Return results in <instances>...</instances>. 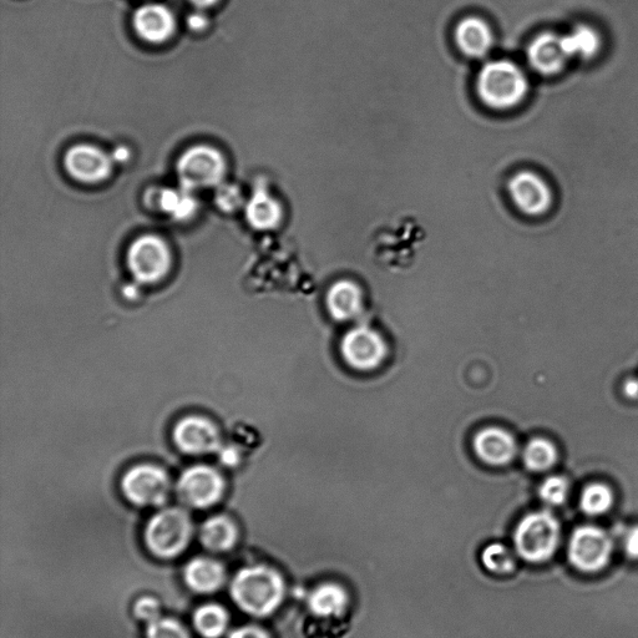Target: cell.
Wrapping results in <instances>:
<instances>
[{
    "instance_id": "cell-1",
    "label": "cell",
    "mask_w": 638,
    "mask_h": 638,
    "mask_svg": "<svg viewBox=\"0 0 638 638\" xmlns=\"http://www.w3.org/2000/svg\"><path fill=\"white\" fill-rule=\"evenodd\" d=\"M232 599L252 616L266 617L275 612L285 597V582L267 566H250L237 572L231 584Z\"/></svg>"
},
{
    "instance_id": "cell-2",
    "label": "cell",
    "mask_w": 638,
    "mask_h": 638,
    "mask_svg": "<svg viewBox=\"0 0 638 638\" xmlns=\"http://www.w3.org/2000/svg\"><path fill=\"white\" fill-rule=\"evenodd\" d=\"M530 89L528 75L510 60H495L480 70L478 93L490 109L506 111L518 108L528 99Z\"/></svg>"
},
{
    "instance_id": "cell-3",
    "label": "cell",
    "mask_w": 638,
    "mask_h": 638,
    "mask_svg": "<svg viewBox=\"0 0 638 638\" xmlns=\"http://www.w3.org/2000/svg\"><path fill=\"white\" fill-rule=\"evenodd\" d=\"M560 539L559 520L549 511L526 515L514 534L516 553L521 559L533 564L553 558L559 548Z\"/></svg>"
},
{
    "instance_id": "cell-4",
    "label": "cell",
    "mask_w": 638,
    "mask_h": 638,
    "mask_svg": "<svg viewBox=\"0 0 638 638\" xmlns=\"http://www.w3.org/2000/svg\"><path fill=\"white\" fill-rule=\"evenodd\" d=\"M192 523L184 509L166 508L150 519L145 529V543L155 556L171 559L189 545Z\"/></svg>"
},
{
    "instance_id": "cell-5",
    "label": "cell",
    "mask_w": 638,
    "mask_h": 638,
    "mask_svg": "<svg viewBox=\"0 0 638 638\" xmlns=\"http://www.w3.org/2000/svg\"><path fill=\"white\" fill-rule=\"evenodd\" d=\"M510 200L521 215L543 219L553 214L558 194L548 176L534 170H521L508 182Z\"/></svg>"
},
{
    "instance_id": "cell-6",
    "label": "cell",
    "mask_w": 638,
    "mask_h": 638,
    "mask_svg": "<svg viewBox=\"0 0 638 638\" xmlns=\"http://www.w3.org/2000/svg\"><path fill=\"white\" fill-rule=\"evenodd\" d=\"M225 172L226 162L222 155L206 145L187 150L177 164L181 185L190 191L219 185Z\"/></svg>"
},
{
    "instance_id": "cell-7",
    "label": "cell",
    "mask_w": 638,
    "mask_h": 638,
    "mask_svg": "<svg viewBox=\"0 0 638 638\" xmlns=\"http://www.w3.org/2000/svg\"><path fill=\"white\" fill-rule=\"evenodd\" d=\"M526 60L529 67L545 80L562 77L574 64L562 42V32L554 29L541 30L529 40Z\"/></svg>"
},
{
    "instance_id": "cell-8",
    "label": "cell",
    "mask_w": 638,
    "mask_h": 638,
    "mask_svg": "<svg viewBox=\"0 0 638 638\" xmlns=\"http://www.w3.org/2000/svg\"><path fill=\"white\" fill-rule=\"evenodd\" d=\"M614 543L605 530L594 525L577 528L569 543V560L577 570L594 574L605 569L611 560Z\"/></svg>"
},
{
    "instance_id": "cell-9",
    "label": "cell",
    "mask_w": 638,
    "mask_h": 638,
    "mask_svg": "<svg viewBox=\"0 0 638 638\" xmlns=\"http://www.w3.org/2000/svg\"><path fill=\"white\" fill-rule=\"evenodd\" d=\"M128 265L136 281L146 285L159 282L170 271L169 246L158 236H141L129 248Z\"/></svg>"
},
{
    "instance_id": "cell-10",
    "label": "cell",
    "mask_w": 638,
    "mask_h": 638,
    "mask_svg": "<svg viewBox=\"0 0 638 638\" xmlns=\"http://www.w3.org/2000/svg\"><path fill=\"white\" fill-rule=\"evenodd\" d=\"M126 499L138 506H161L170 493V479L153 464L135 465L121 480Z\"/></svg>"
},
{
    "instance_id": "cell-11",
    "label": "cell",
    "mask_w": 638,
    "mask_h": 638,
    "mask_svg": "<svg viewBox=\"0 0 638 638\" xmlns=\"http://www.w3.org/2000/svg\"><path fill=\"white\" fill-rule=\"evenodd\" d=\"M176 490L182 503L195 509H207L220 501L225 481L216 469L196 465L182 473Z\"/></svg>"
},
{
    "instance_id": "cell-12",
    "label": "cell",
    "mask_w": 638,
    "mask_h": 638,
    "mask_svg": "<svg viewBox=\"0 0 638 638\" xmlns=\"http://www.w3.org/2000/svg\"><path fill=\"white\" fill-rule=\"evenodd\" d=\"M344 361L357 371L377 369L387 358L388 348L381 334L368 327H357L342 339Z\"/></svg>"
},
{
    "instance_id": "cell-13",
    "label": "cell",
    "mask_w": 638,
    "mask_h": 638,
    "mask_svg": "<svg viewBox=\"0 0 638 638\" xmlns=\"http://www.w3.org/2000/svg\"><path fill=\"white\" fill-rule=\"evenodd\" d=\"M562 42L572 63L577 64L596 63L604 57L607 48L604 29L586 20H580L562 32Z\"/></svg>"
},
{
    "instance_id": "cell-14",
    "label": "cell",
    "mask_w": 638,
    "mask_h": 638,
    "mask_svg": "<svg viewBox=\"0 0 638 638\" xmlns=\"http://www.w3.org/2000/svg\"><path fill=\"white\" fill-rule=\"evenodd\" d=\"M172 437L177 448L190 455L214 453L221 445L219 429L210 419L201 415L182 418L175 425Z\"/></svg>"
},
{
    "instance_id": "cell-15",
    "label": "cell",
    "mask_w": 638,
    "mask_h": 638,
    "mask_svg": "<svg viewBox=\"0 0 638 638\" xmlns=\"http://www.w3.org/2000/svg\"><path fill=\"white\" fill-rule=\"evenodd\" d=\"M65 169L73 179L96 184L110 175L113 161L103 150L94 145L81 144L74 146L65 155Z\"/></svg>"
},
{
    "instance_id": "cell-16",
    "label": "cell",
    "mask_w": 638,
    "mask_h": 638,
    "mask_svg": "<svg viewBox=\"0 0 638 638\" xmlns=\"http://www.w3.org/2000/svg\"><path fill=\"white\" fill-rule=\"evenodd\" d=\"M474 450L478 458L493 467L513 462L518 453L513 435L496 427L485 428L474 438Z\"/></svg>"
},
{
    "instance_id": "cell-17",
    "label": "cell",
    "mask_w": 638,
    "mask_h": 638,
    "mask_svg": "<svg viewBox=\"0 0 638 638\" xmlns=\"http://www.w3.org/2000/svg\"><path fill=\"white\" fill-rule=\"evenodd\" d=\"M134 27L146 42L162 43L174 32L175 20L164 5L149 4L135 13Z\"/></svg>"
},
{
    "instance_id": "cell-18",
    "label": "cell",
    "mask_w": 638,
    "mask_h": 638,
    "mask_svg": "<svg viewBox=\"0 0 638 638\" xmlns=\"http://www.w3.org/2000/svg\"><path fill=\"white\" fill-rule=\"evenodd\" d=\"M460 50L470 58H483L493 48L494 37L489 25L477 17L465 18L455 29Z\"/></svg>"
},
{
    "instance_id": "cell-19",
    "label": "cell",
    "mask_w": 638,
    "mask_h": 638,
    "mask_svg": "<svg viewBox=\"0 0 638 638\" xmlns=\"http://www.w3.org/2000/svg\"><path fill=\"white\" fill-rule=\"evenodd\" d=\"M185 581L191 590L199 594H211L220 589L226 580L224 566L209 558H196L185 567Z\"/></svg>"
},
{
    "instance_id": "cell-20",
    "label": "cell",
    "mask_w": 638,
    "mask_h": 638,
    "mask_svg": "<svg viewBox=\"0 0 638 638\" xmlns=\"http://www.w3.org/2000/svg\"><path fill=\"white\" fill-rule=\"evenodd\" d=\"M327 305L334 319L351 321L362 311V292L353 282L339 281L329 290Z\"/></svg>"
},
{
    "instance_id": "cell-21",
    "label": "cell",
    "mask_w": 638,
    "mask_h": 638,
    "mask_svg": "<svg viewBox=\"0 0 638 638\" xmlns=\"http://www.w3.org/2000/svg\"><path fill=\"white\" fill-rule=\"evenodd\" d=\"M246 217L256 230L275 229L282 219L281 205L265 189L258 187L251 200L248 201Z\"/></svg>"
},
{
    "instance_id": "cell-22",
    "label": "cell",
    "mask_w": 638,
    "mask_h": 638,
    "mask_svg": "<svg viewBox=\"0 0 638 638\" xmlns=\"http://www.w3.org/2000/svg\"><path fill=\"white\" fill-rule=\"evenodd\" d=\"M200 538L206 549L214 553H222L234 548L239 538V531L230 518L225 515H216L202 525Z\"/></svg>"
},
{
    "instance_id": "cell-23",
    "label": "cell",
    "mask_w": 638,
    "mask_h": 638,
    "mask_svg": "<svg viewBox=\"0 0 638 638\" xmlns=\"http://www.w3.org/2000/svg\"><path fill=\"white\" fill-rule=\"evenodd\" d=\"M308 606L313 614L324 619L342 615L348 607L347 591L337 584H323L313 590Z\"/></svg>"
},
{
    "instance_id": "cell-24",
    "label": "cell",
    "mask_w": 638,
    "mask_h": 638,
    "mask_svg": "<svg viewBox=\"0 0 638 638\" xmlns=\"http://www.w3.org/2000/svg\"><path fill=\"white\" fill-rule=\"evenodd\" d=\"M194 624L202 637L219 638L225 634L229 626V615L220 605H204L196 610Z\"/></svg>"
},
{
    "instance_id": "cell-25",
    "label": "cell",
    "mask_w": 638,
    "mask_h": 638,
    "mask_svg": "<svg viewBox=\"0 0 638 638\" xmlns=\"http://www.w3.org/2000/svg\"><path fill=\"white\" fill-rule=\"evenodd\" d=\"M559 453L548 439L536 438L526 445L523 453L525 467L535 473H543L558 462Z\"/></svg>"
},
{
    "instance_id": "cell-26",
    "label": "cell",
    "mask_w": 638,
    "mask_h": 638,
    "mask_svg": "<svg viewBox=\"0 0 638 638\" xmlns=\"http://www.w3.org/2000/svg\"><path fill=\"white\" fill-rule=\"evenodd\" d=\"M614 503V494L605 484H590L582 490L580 498L581 510L590 516H599L607 513Z\"/></svg>"
},
{
    "instance_id": "cell-27",
    "label": "cell",
    "mask_w": 638,
    "mask_h": 638,
    "mask_svg": "<svg viewBox=\"0 0 638 638\" xmlns=\"http://www.w3.org/2000/svg\"><path fill=\"white\" fill-rule=\"evenodd\" d=\"M159 204L162 210L175 217L176 220H186L194 214L196 201L190 190H164L160 194Z\"/></svg>"
},
{
    "instance_id": "cell-28",
    "label": "cell",
    "mask_w": 638,
    "mask_h": 638,
    "mask_svg": "<svg viewBox=\"0 0 638 638\" xmlns=\"http://www.w3.org/2000/svg\"><path fill=\"white\" fill-rule=\"evenodd\" d=\"M481 562L486 570L495 575H508L515 569V558L503 544L486 546L481 554Z\"/></svg>"
},
{
    "instance_id": "cell-29",
    "label": "cell",
    "mask_w": 638,
    "mask_h": 638,
    "mask_svg": "<svg viewBox=\"0 0 638 638\" xmlns=\"http://www.w3.org/2000/svg\"><path fill=\"white\" fill-rule=\"evenodd\" d=\"M569 491V481L564 477L554 475V477L545 479L544 483L540 485L539 495L545 504L560 506L565 503Z\"/></svg>"
},
{
    "instance_id": "cell-30",
    "label": "cell",
    "mask_w": 638,
    "mask_h": 638,
    "mask_svg": "<svg viewBox=\"0 0 638 638\" xmlns=\"http://www.w3.org/2000/svg\"><path fill=\"white\" fill-rule=\"evenodd\" d=\"M146 638H190L184 626L176 620L159 617L146 627Z\"/></svg>"
},
{
    "instance_id": "cell-31",
    "label": "cell",
    "mask_w": 638,
    "mask_h": 638,
    "mask_svg": "<svg viewBox=\"0 0 638 638\" xmlns=\"http://www.w3.org/2000/svg\"><path fill=\"white\" fill-rule=\"evenodd\" d=\"M135 615L138 619L146 622V625L150 624L161 617L160 604L158 600L153 597H143L135 605Z\"/></svg>"
},
{
    "instance_id": "cell-32",
    "label": "cell",
    "mask_w": 638,
    "mask_h": 638,
    "mask_svg": "<svg viewBox=\"0 0 638 638\" xmlns=\"http://www.w3.org/2000/svg\"><path fill=\"white\" fill-rule=\"evenodd\" d=\"M216 202L224 211H234L241 204L240 190L236 186H224L217 191Z\"/></svg>"
},
{
    "instance_id": "cell-33",
    "label": "cell",
    "mask_w": 638,
    "mask_h": 638,
    "mask_svg": "<svg viewBox=\"0 0 638 638\" xmlns=\"http://www.w3.org/2000/svg\"><path fill=\"white\" fill-rule=\"evenodd\" d=\"M624 550L629 558L638 560V525L627 530L624 538Z\"/></svg>"
},
{
    "instance_id": "cell-34",
    "label": "cell",
    "mask_w": 638,
    "mask_h": 638,
    "mask_svg": "<svg viewBox=\"0 0 638 638\" xmlns=\"http://www.w3.org/2000/svg\"><path fill=\"white\" fill-rule=\"evenodd\" d=\"M229 638H270V636L256 626H245L232 631Z\"/></svg>"
},
{
    "instance_id": "cell-35",
    "label": "cell",
    "mask_w": 638,
    "mask_h": 638,
    "mask_svg": "<svg viewBox=\"0 0 638 638\" xmlns=\"http://www.w3.org/2000/svg\"><path fill=\"white\" fill-rule=\"evenodd\" d=\"M624 393L627 398L638 399V379H627L624 384Z\"/></svg>"
},
{
    "instance_id": "cell-36",
    "label": "cell",
    "mask_w": 638,
    "mask_h": 638,
    "mask_svg": "<svg viewBox=\"0 0 638 638\" xmlns=\"http://www.w3.org/2000/svg\"><path fill=\"white\" fill-rule=\"evenodd\" d=\"M207 20L202 14H192L189 18V27L194 30H201L206 27Z\"/></svg>"
},
{
    "instance_id": "cell-37",
    "label": "cell",
    "mask_w": 638,
    "mask_h": 638,
    "mask_svg": "<svg viewBox=\"0 0 638 638\" xmlns=\"http://www.w3.org/2000/svg\"><path fill=\"white\" fill-rule=\"evenodd\" d=\"M191 2L197 5V7L207 8L211 7V5H214L217 0H191Z\"/></svg>"
},
{
    "instance_id": "cell-38",
    "label": "cell",
    "mask_w": 638,
    "mask_h": 638,
    "mask_svg": "<svg viewBox=\"0 0 638 638\" xmlns=\"http://www.w3.org/2000/svg\"><path fill=\"white\" fill-rule=\"evenodd\" d=\"M113 158H115L118 161L124 160L128 158V151H126L125 149H118L115 151Z\"/></svg>"
}]
</instances>
